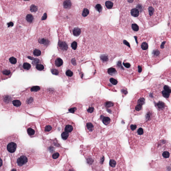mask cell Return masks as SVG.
Here are the masks:
<instances>
[{"label":"cell","mask_w":171,"mask_h":171,"mask_svg":"<svg viewBox=\"0 0 171 171\" xmlns=\"http://www.w3.org/2000/svg\"><path fill=\"white\" fill-rule=\"evenodd\" d=\"M95 108L98 111V120L107 126H111L116 122L120 111L118 103L104 99L93 97Z\"/></svg>","instance_id":"cell-1"},{"label":"cell","mask_w":171,"mask_h":171,"mask_svg":"<svg viewBox=\"0 0 171 171\" xmlns=\"http://www.w3.org/2000/svg\"><path fill=\"white\" fill-rule=\"evenodd\" d=\"M169 1L149 0L144 5V11L150 27L161 22L168 8Z\"/></svg>","instance_id":"cell-2"},{"label":"cell","mask_w":171,"mask_h":171,"mask_svg":"<svg viewBox=\"0 0 171 171\" xmlns=\"http://www.w3.org/2000/svg\"><path fill=\"white\" fill-rule=\"evenodd\" d=\"M152 126V124L146 121L144 123H135L129 125V142L131 148L134 149H138L149 142L150 140L147 129Z\"/></svg>","instance_id":"cell-3"},{"label":"cell","mask_w":171,"mask_h":171,"mask_svg":"<svg viewBox=\"0 0 171 171\" xmlns=\"http://www.w3.org/2000/svg\"><path fill=\"white\" fill-rule=\"evenodd\" d=\"M39 156L38 152L32 149L20 151L17 155L11 157V168L16 171H27L34 166Z\"/></svg>","instance_id":"cell-4"},{"label":"cell","mask_w":171,"mask_h":171,"mask_svg":"<svg viewBox=\"0 0 171 171\" xmlns=\"http://www.w3.org/2000/svg\"><path fill=\"white\" fill-rule=\"evenodd\" d=\"M26 110L43 106L45 97V87L42 86L29 87L20 93Z\"/></svg>","instance_id":"cell-5"},{"label":"cell","mask_w":171,"mask_h":171,"mask_svg":"<svg viewBox=\"0 0 171 171\" xmlns=\"http://www.w3.org/2000/svg\"><path fill=\"white\" fill-rule=\"evenodd\" d=\"M53 40L51 29L48 26H42L29 39L30 49L38 48L45 51L51 44Z\"/></svg>","instance_id":"cell-6"},{"label":"cell","mask_w":171,"mask_h":171,"mask_svg":"<svg viewBox=\"0 0 171 171\" xmlns=\"http://www.w3.org/2000/svg\"><path fill=\"white\" fill-rule=\"evenodd\" d=\"M57 118L62 127L61 136L63 140L71 143L79 139L80 135L73 121L61 116H57Z\"/></svg>","instance_id":"cell-7"},{"label":"cell","mask_w":171,"mask_h":171,"mask_svg":"<svg viewBox=\"0 0 171 171\" xmlns=\"http://www.w3.org/2000/svg\"><path fill=\"white\" fill-rule=\"evenodd\" d=\"M169 43L168 39L164 36H160L155 41L152 53L151 64L156 65L161 61L169 54Z\"/></svg>","instance_id":"cell-8"},{"label":"cell","mask_w":171,"mask_h":171,"mask_svg":"<svg viewBox=\"0 0 171 171\" xmlns=\"http://www.w3.org/2000/svg\"><path fill=\"white\" fill-rule=\"evenodd\" d=\"M22 145L18 134H9L1 139V154L5 153L11 157L14 156L16 150Z\"/></svg>","instance_id":"cell-9"},{"label":"cell","mask_w":171,"mask_h":171,"mask_svg":"<svg viewBox=\"0 0 171 171\" xmlns=\"http://www.w3.org/2000/svg\"><path fill=\"white\" fill-rule=\"evenodd\" d=\"M1 105L9 111L22 112L25 111V107L21 97H15L8 93L1 95Z\"/></svg>","instance_id":"cell-10"},{"label":"cell","mask_w":171,"mask_h":171,"mask_svg":"<svg viewBox=\"0 0 171 171\" xmlns=\"http://www.w3.org/2000/svg\"><path fill=\"white\" fill-rule=\"evenodd\" d=\"M21 61L20 53L16 50H11L1 56V68L14 72L19 67Z\"/></svg>","instance_id":"cell-11"},{"label":"cell","mask_w":171,"mask_h":171,"mask_svg":"<svg viewBox=\"0 0 171 171\" xmlns=\"http://www.w3.org/2000/svg\"><path fill=\"white\" fill-rule=\"evenodd\" d=\"M149 93L145 89L140 90L134 96L130 107L131 111L135 116L141 115L143 112V106L145 103Z\"/></svg>","instance_id":"cell-12"},{"label":"cell","mask_w":171,"mask_h":171,"mask_svg":"<svg viewBox=\"0 0 171 171\" xmlns=\"http://www.w3.org/2000/svg\"><path fill=\"white\" fill-rule=\"evenodd\" d=\"M67 95L66 92L62 87L56 88L45 87V98L49 102L59 103L64 99Z\"/></svg>","instance_id":"cell-13"},{"label":"cell","mask_w":171,"mask_h":171,"mask_svg":"<svg viewBox=\"0 0 171 171\" xmlns=\"http://www.w3.org/2000/svg\"><path fill=\"white\" fill-rule=\"evenodd\" d=\"M85 126L87 135L91 139L96 138L105 129L99 124L94 121L93 120H86Z\"/></svg>","instance_id":"cell-14"},{"label":"cell","mask_w":171,"mask_h":171,"mask_svg":"<svg viewBox=\"0 0 171 171\" xmlns=\"http://www.w3.org/2000/svg\"><path fill=\"white\" fill-rule=\"evenodd\" d=\"M39 122L42 132L46 135L55 132L57 128L58 123L55 116L42 119Z\"/></svg>","instance_id":"cell-15"},{"label":"cell","mask_w":171,"mask_h":171,"mask_svg":"<svg viewBox=\"0 0 171 171\" xmlns=\"http://www.w3.org/2000/svg\"><path fill=\"white\" fill-rule=\"evenodd\" d=\"M67 150V149L63 147L57 149L45 157L46 162L52 167L57 166L65 156Z\"/></svg>","instance_id":"cell-16"},{"label":"cell","mask_w":171,"mask_h":171,"mask_svg":"<svg viewBox=\"0 0 171 171\" xmlns=\"http://www.w3.org/2000/svg\"><path fill=\"white\" fill-rule=\"evenodd\" d=\"M50 61L52 65L50 70L52 74L62 77V68L63 65V60L58 56L54 55L52 56Z\"/></svg>","instance_id":"cell-17"},{"label":"cell","mask_w":171,"mask_h":171,"mask_svg":"<svg viewBox=\"0 0 171 171\" xmlns=\"http://www.w3.org/2000/svg\"><path fill=\"white\" fill-rule=\"evenodd\" d=\"M38 19L32 13L26 10L19 18V24L26 27H31L38 21Z\"/></svg>","instance_id":"cell-18"},{"label":"cell","mask_w":171,"mask_h":171,"mask_svg":"<svg viewBox=\"0 0 171 171\" xmlns=\"http://www.w3.org/2000/svg\"><path fill=\"white\" fill-rule=\"evenodd\" d=\"M30 3L26 10L35 16L38 19L41 16L44 5L43 1H33Z\"/></svg>","instance_id":"cell-19"},{"label":"cell","mask_w":171,"mask_h":171,"mask_svg":"<svg viewBox=\"0 0 171 171\" xmlns=\"http://www.w3.org/2000/svg\"><path fill=\"white\" fill-rule=\"evenodd\" d=\"M151 35L150 33H147L144 35L143 40L141 44L140 47L142 50V53L143 58L145 59V61L147 62L149 65L151 64L148 54L149 43V40L151 38Z\"/></svg>","instance_id":"cell-20"},{"label":"cell","mask_w":171,"mask_h":171,"mask_svg":"<svg viewBox=\"0 0 171 171\" xmlns=\"http://www.w3.org/2000/svg\"><path fill=\"white\" fill-rule=\"evenodd\" d=\"M58 36L59 41L57 48L59 53L63 56L65 55L69 49V46L64 38H63L61 29H59Z\"/></svg>","instance_id":"cell-21"},{"label":"cell","mask_w":171,"mask_h":171,"mask_svg":"<svg viewBox=\"0 0 171 171\" xmlns=\"http://www.w3.org/2000/svg\"><path fill=\"white\" fill-rule=\"evenodd\" d=\"M24 127L28 135L31 138L37 137L39 135V132L36 122L29 123Z\"/></svg>","instance_id":"cell-22"},{"label":"cell","mask_w":171,"mask_h":171,"mask_svg":"<svg viewBox=\"0 0 171 171\" xmlns=\"http://www.w3.org/2000/svg\"><path fill=\"white\" fill-rule=\"evenodd\" d=\"M95 107L94 102H89V105L85 111V117L86 120H93L95 116Z\"/></svg>","instance_id":"cell-23"},{"label":"cell","mask_w":171,"mask_h":171,"mask_svg":"<svg viewBox=\"0 0 171 171\" xmlns=\"http://www.w3.org/2000/svg\"><path fill=\"white\" fill-rule=\"evenodd\" d=\"M158 152L159 155L160 157L163 160L167 161L168 162L171 161V149L169 147H159Z\"/></svg>","instance_id":"cell-24"},{"label":"cell","mask_w":171,"mask_h":171,"mask_svg":"<svg viewBox=\"0 0 171 171\" xmlns=\"http://www.w3.org/2000/svg\"><path fill=\"white\" fill-rule=\"evenodd\" d=\"M68 111L70 113L76 114L81 116L83 113V105L79 103L73 104L69 107Z\"/></svg>","instance_id":"cell-25"},{"label":"cell","mask_w":171,"mask_h":171,"mask_svg":"<svg viewBox=\"0 0 171 171\" xmlns=\"http://www.w3.org/2000/svg\"><path fill=\"white\" fill-rule=\"evenodd\" d=\"M32 64L35 67L36 70L39 71H45L46 70V67L44 63L41 62V60L37 58H33Z\"/></svg>","instance_id":"cell-26"},{"label":"cell","mask_w":171,"mask_h":171,"mask_svg":"<svg viewBox=\"0 0 171 171\" xmlns=\"http://www.w3.org/2000/svg\"><path fill=\"white\" fill-rule=\"evenodd\" d=\"M13 72L11 70L1 68V81L7 79L11 77Z\"/></svg>","instance_id":"cell-27"},{"label":"cell","mask_w":171,"mask_h":171,"mask_svg":"<svg viewBox=\"0 0 171 171\" xmlns=\"http://www.w3.org/2000/svg\"><path fill=\"white\" fill-rule=\"evenodd\" d=\"M30 50V53L33 56L35 57H39L42 56L44 54L45 51L43 50L38 48H31Z\"/></svg>","instance_id":"cell-28"},{"label":"cell","mask_w":171,"mask_h":171,"mask_svg":"<svg viewBox=\"0 0 171 171\" xmlns=\"http://www.w3.org/2000/svg\"><path fill=\"white\" fill-rule=\"evenodd\" d=\"M62 171H76L70 162H67L64 166Z\"/></svg>","instance_id":"cell-29"},{"label":"cell","mask_w":171,"mask_h":171,"mask_svg":"<svg viewBox=\"0 0 171 171\" xmlns=\"http://www.w3.org/2000/svg\"><path fill=\"white\" fill-rule=\"evenodd\" d=\"M21 70L23 71H32V67L31 64L27 62H24L23 63Z\"/></svg>","instance_id":"cell-30"},{"label":"cell","mask_w":171,"mask_h":171,"mask_svg":"<svg viewBox=\"0 0 171 171\" xmlns=\"http://www.w3.org/2000/svg\"><path fill=\"white\" fill-rule=\"evenodd\" d=\"M66 75L67 77L70 81H72L74 80V72L71 70L67 69L66 70L65 72Z\"/></svg>","instance_id":"cell-31"},{"label":"cell","mask_w":171,"mask_h":171,"mask_svg":"<svg viewBox=\"0 0 171 171\" xmlns=\"http://www.w3.org/2000/svg\"><path fill=\"white\" fill-rule=\"evenodd\" d=\"M161 77L163 78H171V67L163 72Z\"/></svg>","instance_id":"cell-32"},{"label":"cell","mask_w":171,"mask_h":171,"mask_svg":"<svg viewBox=\"0 0 171 171\" xmlns=\"http://www.w3.org/2000/svg\"><path fill=\"white\" fill-rule=\"evenodd\" d=\"M109 83H108L109 87H113L116 86L118 84V81L117 80L114 78H110L109 79Z\"/></svg>","instance_id":"cell-33"},{"label":"cell","mask_w":171,"mask_h":171,"mask_svg":"<svg viewBox=\"0 0 171 171\" xmlns=\"http://www.w3.org/2000/svg\"><path fill=\"white\" fill-rule=\"evenodd\" d=\"M131 15L135 17H137L139 15V9H133L131 11Z\"/></svg>","instance_id":"cell-34"},{"label":"cell","mask_w":171,"mask_h":171,"mask_svg":"<svg viewBox=\"0 0 171 171\" xmlns=\"http://www.w3.org/2000/svg\"><path fill=\"white\" fill-rule=\"evenodd\" d=\"M74 36H79L81 34V31L79 28H75L73 29L72 31Z\"/></svg>","instance_id":"cell-35"},{"label":"cell","mask_w":171,"mask_h":171,"mask_svg":"<svg viewBox=\"0 0 171 171\" xmlns=\"http://www.w3.org/2000/svg\"><path fill=\"white\" fill-rule=\"evenodd\" d=\"M108 73L110 75H114L116 74V71L115 68H111L108 69Z\"/></svg>","instance_id":"cell-36"},{"label":"cell","mask_w":171,"mask_h":171,"mask_svg":"<svg viewBox=\"0 0 171 171\" xmlns=\"http://www.w3.org/2000/svg\"><path fill=\"white\" fill-rule=\"evenodd\" d=\"M105 5L106 7L108 9L112 8L113 5V3L111 1H107L105 2Z\"/></svg>","instance_id":"cell-37"},{"label":"cell","mask_w":171,"mask_h":171,"mask_svg":"<svg viewBox=\"0 0 171 171\" xmlns=\"http://www.w3.org/2000/svg\"><path fill=\"white\" fill-rule=\"evenodd\" d=\"M132 28L133 31L135 32L139 31V26L135 23H133L132 24Z\"/></svg>","instance_id":"cell-38"},{"label":"cell","mask_w":171,"mask_h":171,"mask_svg":"<svg viewBox=\"0 0 171 171\" xmlns=\"http://www.w3.org/2000/svg\"><path fill=\"white\" fill-rule=\"evenodd\" d=\"M89 10L87 9H85L83 10L82 15L84 17H86L89 14Z\"/></svg>","instance_id":"cell-39"},{"label":"cell","mask_w":171,"mask_h":171,"mask_svg":"<svg viewBox=\"0 0 171 171\" xmlns=\"http://www.w3.org/2000/svg\"><path fill=\"white\" fill-rule=\"evenodd\" d=\"M71 47L73 50H76L77 47V43L75 41L71 43Z\"/></svg>","instance_id":"cell-40"},{"label":"cell","mask_w":171,"mask_h":171,"mask_svg":"<svg viewBox=\"0 0 171 171\" xmlns=\"http://www.w3.org/2000/svg\"><path fill=\"white\" fill-rule=\"evenodd\" d=\"M95 8L97 11L100 12H101L102 10V7L100 4H97L95 6Z\"/></svg>","instance_id":"cell-41"},{"label":"cell","mask_w":171,"mask_h":171,"mask_svg":"<svg viewBox=\"0 0 171 171\" xmlns=\"http://www.w3.org/2000/svg\"><path fill=\"white\" fill-rule=\"evenodd\" d=\"M100 58L103 61L106 62L108 61V56L106 55H102L100 56Z\"/></svg>","instance_id":"cell-42"},{"label":"cell","mask_w":171,"mask_h":171,"mask_svg":"<svg viewBox=\"0 0 171 171\" xmlns=\"http://www.w3.org/2000/svg\"><path fill=\"white\" fill-rule=\"evenodd\" d=\"M123 65L125 66L126 68H129L130 67V63H123Z\"/></svg>","instance_id":"cell-43"},{"label":"cell","mask_w":171,"mask_h":171,"mask_svg":"<svg viewBox=\"0 0 171 171\" xmlns=\"http://www.w3.org/2000/svg\"><path fill=\"white\" fill-rule=\"evenodd\" d=\"M169 20L171 22V2L170 3V6H169Z\"/></svg>","instance_id":"cell-44"},{"label":"cell","mask_w":171,"mask_h":171,"mask_svg":"<svg viewBox=\"0 0 171 171\" xmlns=\"http://www.w3.org/2000/svg\"><path fill=\"white\" fill-rule=\"evenodd\" d=\"M123 42L124 43H125V45H126L127 46L129 47H130V46L129 43L128 42L126 41V40H125V41H124Z\"/></svg>","instance_id":"cell-45"},{"label":"cell","mask_w":171,"mask_h":171,"mask_svg":"<svg viewBox=\"0 0 171 171\" xmlns=\"http://www.w3.org/2000/svg\"><path fill=\"white\" fill-rule=\"evenodd\" d=\"M13 26V23L12 22H10L8 23V27H10L12 26Z\"/></svg>","instance_id":"cell-46"},{"label":"cell","mask_w":171,"mask_h":171,"mask_svg":"<svg viewBox=\"0 0 171 171\" xmlns=\"http://www.w3.org/2000/svg\"><path fill=\"white\" fill-rule=\"evenodd\" d=\"M168 79V80H167V81H169V82H170L171 83V80L168 79Z\"/></svg>","instance_id":"cell-47"}]
</instances>
